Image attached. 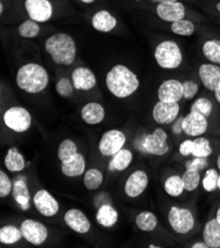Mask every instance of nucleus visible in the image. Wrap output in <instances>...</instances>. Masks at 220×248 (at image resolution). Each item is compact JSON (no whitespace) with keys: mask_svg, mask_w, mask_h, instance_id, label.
I'll return each instance as SVG.
<instances>
[{"mask_svg":"<svg viewBox=\"0 0 220 248\" xmlns=\"http://www.w3.org/2000/svg\"><path fill=\"white\" fill-rule=\"evenodd\" d=\"M106 86L117 98L125 99L132 96L139 88L136 74L125 64H116L106 74Z\"/></svg>","mask_w":220,"mask_h":248,"instance_id":"obj_1","label":"nucleus"},{"mask_svg":"<svg viewBox=\"0 0 220 248\" xmlns=\"http://www.w3.org/2000/svg\"><path fill=\"white\" fill-rule=\"evenodd\" d=\"M45 52L59 65H71L75 61L77 47L74 39L66 33H57L44 42Z\"/></svg>","mask_w":220,"mask_h":248,"instance_id":"obj_2","label":"nucleus"},{"mask_svg":"<svg viewBox=\"0 0 220 248\" xmlns=\"http://www.w3.org/2000/svg\"><path fill=\"white\" fill-rule=\"evenodd\" d=\"M50 78L46 69L39 63L29 62L22 65L16 76L17 86L29 94H39L48 85Z\"/></svg>","mask_w":220,"mask_h":248,"instance_id":"obj_3","label":"nucleus"},{"mask_svg":"<svg viewBox=\"0 0 220 248\" xmlns=\"http://www.w3.org/2000/svg\"><path fill=\"white\" fill-rule=\"evenodd\" d=\"M154 59L163 69H176L183 62V54L174 41H163L155 48Z\"/></svg>","mask_w":220,"mask_h":248,"instance_id":"obj_4","label":"nucleus"},{"mask_svg":"<svg viewBox=\"0 0 220 248\" xmlns=\"http://www.w3.org/2000/svg\"><path fill=\"white\" fill-rule=\"evenodd\" d=\"M5 126L16 133H25L32 125V116L24 107L13 106L7 109L3 115Z\"/></svg>","mask_w":220,"mask_h":248,"instance_id":"obj_5","label":"nucleus"},{"mask_svg":"<svg viewBox=\"0 0 220 248\" xmlns=\"http://www.w3.org/2000/svg\"><path fill=\"white\" fill-rule=\"evenodd\" d=\"M168 222L176 233L187 234L194 227V217L191 210L173 206L168 213Z\"/></svg>","mask_w":220,"mask_h":248,"instance_id":"obj_6","label":"nucleus"},{"mask_svg":"<svg viewBox=\"0 0 220 248\" xmlns=\"http://www.w3.org/2000/svg\"><path fill=\"white\" fill-rule=\"evenodd\" d=\"M142 147L146 153L151 155H165L170 150L168 143V134L162 128H156L151 134L144 138Z\"/></svg>","mask_w":220,"mask_h":248,"instance_id":"obj_7","label":"nucleus"},{"mask_svg":"<svg viewBox=\"0 0 220 248\" xmlns=\"http://www.w3.org/2000/svg\"><path fill=\"white\" fill-rule=\"evenodd\" d=\"M127 142L126 135L118 130L107 131L99 140L98 148L104 156H114Z\"/></svg>","mask_w":220,"mask_h":248,"instance_id":"obj_8","label":"nucleus"},{"mask_svg":"<svg viewBox=\"0 0 220 248\" xmlns=\"http://www.w3.org/2000/svg\"><path fill=\"white\" fill-rule=\"evenodd\" d=\"M21 232L23 238L33 245L43 244L47 236L48 231L41 221L27 218L21 222Z\"/></svg>","mask_w":220,"mask_h":248,"instance_id":"obj_9","label":"nucleus"},{"mask_svg":"<svg viewBox=\"0 0 220 248\" xmlns=\"http://www.w3.org/2000/svg\"><path fill=\"white\" fill-rule=\"evenodd\" d=\"M207 128V118L200 113L190 111L189 114L183 117L182 130L186 136L191 138L201 137L206 133Z\"/></svg>","mask_w":220,"mask_h":248,"instance_id":"obj_10","label":"nucleus"},{"mask_svg":"<svg viewBox=\"0 0 220 248\" xmlns=\"http://www.w3.org/2000/svg\"><path fill=\"white\" fill-rule=\"evenodd\" d=\"M25 10L30 19L38 23L50 21L54 15V6L50 0H25Z\"/></svg>","mask_w":220,"mask_h":248,"instance_id":"obj_11","label":"nucleus"},{"mask_svg":"<svg viewBox=\"0 0 220 248\" xmlns=\"http://www.w3.org/2000/svg\"><path fill=\"white\" fill-rule=\"evenodd\" d=\"M33 203L36 210L44 217H51L58 214L59 204L56 198L44 189L39 190L33 197Z\"/></svg>","mask_w":220,"mask_h":248,"instance_id":"obj_12","label":"nucleus"},{"mask_svg":"<svg viewBox=\"0 0 220 248\" xmlns=\"http://www.w3.org/2000/svg\"><path fill=\"white\" fill-rule=\"evenodd\" d=\"M180 113V105L178 102L168 103L158 101L152 110L153 120L159 125H170L174 123Z\"/></svg>","mask_w":220,"mask_h":248,"instance_id":"obj_13","label":"nucleus"},{"mask_svg":"<svg viewBox=\"0 0 220 248\" xmlns=\"http://www.w3.org/2000/svg\"><path fill=\"white\" fill-rule=\"evenodd\" d=\"M158 100L168 103L180 102L183 98V83L175 78L163 81L157 90Z\"/></svg>","mask_w":220,"mask_h":248,"instance_id":"obj_14","label":"nucleus"},{"mask_svg":"<svg viewBox=\"0 0 220 248\" xmlns=\"http://www.w3.org/2000/svg\"><path fill=\"white\" fill-rule=\"evenodd\" d=\"M149 178L143 170H135L129 176L125 184V193L130 198H137L147 188Z\"/></svg>","mask_w":220,"mask_h":248,"instance_id":"obj_15","label":"nucleus"},{"mask_svg":"<svg viewBox=\"0 0 220 248\" xmlns=\"http://www.w3.org/2000/svg\"><path fill=\"white\" fill-rule=\"evenodd\" d=\"M156 14L159 19L165 22L173 23L185 18L186 8L179 0L174 2H162L157 4Z\"/></svg>","mask_w":220,"mask_h":248,"instance_id":"obj_16","label":"nucleus"},{"mask_svg":"<svg viewBox=\"0 0 220 248\" xmlns=\"http://www.w3.org/2000/svg\"><path fill=\"white\" fill-rule=\"evenodd\" d=\"M64 222L70 230L80 234L89 232L91 229V222L87 216L78 209H69L66 211L64 214Z\"/></svg>","mask_w":220,"mask_h":248,"instance_id":"obj_17","label":"nucleus"},{"mask_svg":"<svg viewBox=\"0 0 220 248\" xmlns=\"http://www.w3.org/2000/svg\"><path fill=\"white\" fill-rule=\"evenodd\" d=\"M71 80L74 88L79 91H89L97 84L95 73L88 67L78 66L72 71Z\"/></svg>","mask_w":220,"mask_h":248,"instance_id":"obj_18","label":"nucleus"},{"mask_svg":"<svg viewBox=\"0 0 220 248\" xmlns=\"http://www.w3.org/2000/svg\"><path fill=\"white\" fill-rule=\"evenodd\" d=\"M199 78L205 88L213 92L220 83V66L214 63H204L199 68Z\"/></svg>","mask_w":220,"mask_h":248,"instance_id":"obj_19","label":"nucleus"},{"mask_svg":"<svg viewBox=\"0 0 220 248\" xmlns=\"http://www.w3.org/2000/svg\"><path fill=\"white\" fill-rule=\"evenodd\" d=\"M117 18L106 9L97 11L91 18L92 27L101 33H109L113 31L117 27Z\"/></svg>","mask_w":220,"mask_h":248,"instance_id":"obj_20","label":"nucleus"},{"mask_svg":"<svg viewBox=\"0 0 220 248\" xmlns=\"http://www.w3.org/2000/svg\"><path fill=\"white\" fill-rule=\"evenodd\" d=\"M85 157L77 153L67 160L61 161V172L66 177H78L85 173Z\"/></svg>","mask_w":220,"mask_h":248,"instance_id":"obj_21","label":"nucleus"},{"mask_svg":"<svg viewBox=\"0 0 220 248\" xmlns=\"http://www.w3.org/2000/svg\"><path fill=\"white\" fill-rule=\"evenodd\" d=\"M80 115L83 122L88 125H98L105 119L106 111L102 104L98 102H89L82 107Z\"/></svg>","mask_w":220,"mask_h":248,"instance_id":"obj_22","label":"nucleus"},{"mask_svg":"<svg viewBox=\"0 0 220 248\" xmlns=\"http://www.w3.org/2000/svg\"><path fill=\"white\" fill-rule=\"evenodd\" d=\"M12 196L15 202L23 211H27L30 208L31 194L25 179L18 178L17 180H15L13 184Z\"/></svg>","mask_w":220,"mask_h":248,"instance_id":"obj_23","label":"nucleus"},{"mask_svg":"<svg viewBox=\"0 0 220 248\" xmlns=\"http://www.w3.org/2000/svg\"><path fill=\"white\" fill-rule=\"evenodd\" d=\"M204 241L209 248H220V224L216 218L209 219L203 231Z\"/></svg>","mask_w":220,"mask_h":248,"instance_id":"obj_24","label":"nucleus"},{"mask_svg":"<svg viewBox=\"0 0 220 248\" xmlns=\"http://www.w3.org/2000/svg\"><path fill=\"white\" fill-rule=\"evenodd\" d=\"M96 219L99 225L104 228L114 227L118 219L117 211L111 205L105 204L99 207L96 214Z\"/></svg>","mask_w":220,"mask_h":248,"instance_id":"obj_25","label":"nucleus"},{"mask_svg":"<svg viewBox=\"0 0 220 248\" xmlns=\"http://www.w3.org/2000/svg\"><path fill=\"white\" fill-rule=\"evenodd\" d=\"M132 159V153L128 148H121L118 153L113 156L109 164V169L111 171H124L131 165Z\"/></svg>","mask_w":220,"mask_h":248,"instance_id":"obj_26","label":"nucleus"},{"mask_svg":"<svg viewBox=\"0 0 220 248\" xmlns=\"http://www.w3.org/2000/svg\"><path fill=\"white\" fill-rule=\"evenodd\" d=\"M135 225L141 232H151L158 226V218L154 213L143 211L136 216Z\"/></svg>","mask_w":220,"mask_h":248,"instance_id":"obj_27","label":"nucleus"},{"mask_svg":"<svg viewBox=\"0 0 220 248\" xmlns=\"http://www.w3.org/2000/svg\"><path fill=\"white\" fill-rule=\"evenodd\" d=\"M4 164L10 172H20L25 168L26 162L25 158H24L22 154L19 153L17 148L11 147L5 155Z\"/></svg>","mask_w":220,"mask_h":248,"instance_id":"obj_28","label":"nucleus"},{"mask_svg":"<svg viewBox=\"0 0 220 248\" xmlns=\"http://www.w3.org/2000/svg\"><path fill=\"white\" fill-rule=\"evenodd\" d=\"M202 52L204 57L211 63L220 64V40H208L204 43Z\"/></svg>","mask_w":220,"mask_h":248,"instance_id":"obj_29","label":"nucleus"},{"mask_svg":"<svg viewBox=\"0 0 220 248\" xmlns=\"http://www.w3.org/2000/svg\"><path fill=\"white\" fill-rule=\"evenodd\" d=\"M212 147L210 141L204 138L198 137L192 140V151L191 155L193 157H205L208 158L212 155Z\"/></svg>","mask_w":220,"mask_h":248,"instance_id":"obj_30","label":"nucleus"},{"mask_svg":"<svg viewBox=\"0 0 220 248\" xmlns=\"http://www.w3.org/2000/svg\"><path fill=\"white\" fill-rule=\"evenodd\" d=\"M164 190L170 197H180L185 192V186L180 175H171L164 182Z\"/></svg>","mask_w":220,"mask_h":248,"instance_id":"obj_31","label":"nucleus"},{"mask_svg":"<svg viewBox=\"0 0 220 248\" xmlns=\"http://www.w3.org/2000/svg\"><path fill=\"white\" fill-rule=\"evenodd\" d=\"M104 181L103 173L97 168L88 169L83 176V184L87 190L93 191L99 188Z\"/></svg>","mask_w":220,"mask_h":248,"instance_id":"obj_32","label":"nucleus"},{"mask_svg":"<svg viewBox=\"0 0 220 248\" xmlns=\"http://www.w3.org/2000/svg\"><path fill=\"white\" fill-rule=\"evenodd\" d=\"M23 237L21 229L8 225L0 229V242L2 244H14Z\"/></svg>","mask_w":220,"mask_h":248,"instance_id":"obj_33","label":"nucleus"},{"mask_svg":"<svg viewBox=\"0 0 220 248\" xmlns=\"http://www.w3.org/2000/svg\"><path fill=\"white\" fill-rule=\"evenodd\" d=\"M39 24L40 23H38L30 18L28 20H25L24 22H22L18 27L19 36L22 38H25V39L36 38L41 32V27Z\"/></svg>","mask_w":220,"mask_h":248,"instance_id":"obj_34","label":"nucleus"},{"mask_svg":"<svg viewBox=\"0 0 220 248\" xmlns=\"http://www.w3.org/2000/svg\"><path fill=\"white\" fill-rule=\"evenodd\" d=\"M182 179L184 182L185 191L192 192L195 189H198V187L202 183L201 172L191 168H186V171L182 175Z\"/></svg>","mask_w":220,"mask_h":248,"instance_id":"obj_35","label":"nucleus"},{"mask_svg":"<svg viewBox=\"0 0 220 248\" xmlns=\"http://www.w3.org/2000/svg\"><path fill=\"white\" fill-rule=\"evenodd\" d=\"M171 31L177 36L190 37L193 35L195 31V26L191 20L184 18L176 22H173L172 25H171Z\"/></svg>","mask_w":220,"mask_h":248,"instance_id":"obj_36","label":"nucleus"},{"mask_svg":"<svg viewBox=\"0 0 220 248\" xmlns=\"http://www.w3.org/2000/svg\"><path fill=\"white\" fill-rule=\"evenodd\" d=\"M77 153L78 147L76 143L69 139L62 140L58 148V156L60 162L69 159L73 155H75Z\"/></svg>","mask_w":220,"mask_h":248,"instance_id":"obj_37","label":"nucleus"},{"mask_svg":"<svg viewBox=\"0 0 220 248\" xmlns=\"http://www.w3.org/2000/svg\"><path fill=\"white\" fill-rule=\"evenodd\" d=\"M191 111L200 113L208 119V117L212 114L213 104L209 99L205 97H201L192 103V105L191 106Z\"/></svg>","mask_w":220,"mask_h":248,"instance_id":"obj_38","label":"nucleus"},{"mask_svg":"<svg viewBox=\"0 0 220 248\" xmlns=\"http://www.w3.org/2000/svg\"><path fill=\"white\" fill-rule=\"evenodd\" d=\"M219 173L214 168H209L205 171V177L202 180V185L205 191L210 193L217 189V180Z\"/></svg>","mask_w":220,"mask_h":248,"instance_id":"obj_39","label":"nucleus"},{"mask_svg":"<svg viewBox=\"0 0 220 248\" xmlns=\"http://www.w3.org/2000/svg\"><path fill=\"white\" fill-rule=\"evenodd\" d=\"M56 90L60 97L68 98L73 94V91L75 90V88L71 79L67 78H61L56 84Z\"/></svg>","mask_w":220,"mask_h":248,"instance_id":"obj_40","label":"nucleus"},{"mask_svg":"<svg viewBox=\"0 0 220 248\" xmlns=\"http://www.w3.org/2000/svg\"><path fill=\"white\" fill-rule=\"evenodd\" d=\"M183 83V98L186 100H191L194 98L200 90L199 84L193 80H185Z\"/></svg>","mask_w":220,"mask_h":248,"instance_id":"obj_41","label":"nucleus"},{"mask_svg":"<svg viewBox=\"0 0 220 248\" xmlns=\"http://www.w3.org/2000/svg\"><path fill=\"white\" fill-rule=\"evenodd\" d=\"M13 184L3 170L0 171V197L5 198L12 193Z\"/></svg>","mask_w":220,"mask_h":248,"instance_id":"obj_42","label":"nucleus"},{"mask_svg":"<svg viewBox=\"0 0 220 248\" xmlns=\"http://www.w3.org/2000/svg\"><path fill=\"white\" fill-rule=\"evenodd\" d=\"M208 165V160L205 157H193L191 160L186 162V168H191L199 172L205 169Z\"/></svg>","mask_w":220,"mask_h":248,"instance_id":"obj_43","label":"nucleus"},{"mask_svg":"<svg viewBox=\"0 0 220 248\" xmlns=\"http://www.w3.org/2000/svg\"><path fill=\"white\" fill-rule=\"evenodd\" d=\"M192 151V140H185L179 146V153L183 156L191 155Z\"/></svg>","mask_w":220,"mask_h":248,"instance_id":"obj_44","label":"nucleus"},{"mask_svg":"<svg viewBox=\"0 0 220 248\" xmlns=\"http://www.w3.org/2000/svg\"><path fill=\"white\" fill-rule=\"evenodd\" d=\"M182 120H183V117L178 119L177 121H175V125H174V133L175 134H180L181 132H183L182 130Z\"/></svg>","mask_w":220,"mask_h":248,"instance_id":"obj_45","label":"nucleus"},{"mask_svg":"<svg viewBox=\"0 0 220 248\" xmlns=\"http://www.w3.org/2000/svg\"><path fill=\"white\" fill-rule=\"evenodd\" d=\"M191 248H209L207 246V244L205 241H198V242H194L191 246Z\"/></svg>","mask_w":220,"mask_h":248,"instance_id":"obj_46","label":"nucleus"},{"mask_svg":"<svg viewBox=\"0 0 220 248\" xmlns=\"http://www.w3.org/2000/svg\"><path fill=\"white\" fill-rule=\"evenodd\" d=\"M213 93H214V97H215V99H216V101L220 104V83H219V85L216 87V89L213 91Z\"/></svg>","mask_w":220,"mask_h":248,"instance_id":"obj_47","label":"nucleus"},{"mask_svg":"<svg viewBox=\"0 0 220 248\" xmlns=\"http://www.w3.org/2000/svg\"><path fill=\"white\" fill-rule=\"evenodd\" d=\"M152 2L155 3H162V2H174V1H178V0H150Z\"/></svg>","mask_w":220,"mask_h":248,"instance_id":"obj_48","label":"nucleus"},{"mask_svg":"<svg viewBox=\"0 0 220 248\" xmlns=\"http://www.w3.org/2000/svg\"><path fill=\"white\" fill-rule=\"evenodd\" d=\"M79 1H81L82 3H85V4H91V3L95 2L96 0H79Z\"/></svg>","mask_w":220,"mask_h":248,"instance_id":"obj_49","label":"nucleus"},{"mask_svg":"<svg viewBox=\"0 0 220 248\" xmlns=\"http://www.w3.org/2000/svg\"><path fill=\"white\" fill-rule=\"evenodd\" d=\"M215 218H216V220L219 222L220 224V208L217 210V212H216V216H215Z\"/></svg>","mask_w":220,"mask_h":248,"instance_id":"obj_50","label":"nucleus"},{"mask_svg":"<svg viewBox=\"0 0 220 248\" xmlns=\"http://www.w3.org/2000/svg\"><path fill=\"white\" fill-rule=\"evenodd\" d=\"M216 165H217V168L219 169V171H220V154H219V155L217 156V159H216Z\"/></svg>","mask_w":220,"mask_h":248,"instance_id":"obj_51","label":"nucleus"},{"mask_svg":"<svg viewBox=\"0 0 220 248\" xmlns=\"http://www.w3.org/2000/svg\"><path fill=\"white\" fill-rule=\"evenodd\" d=\"M4 11V6H3V2L0 1V14H2Z\"/></svg>","mask_w":220,"mask_h":248,"instance_id":"obj_52","label":"nucleus"},{"mask_svg":"<svg viewBox=\"0 0 220 248\" xmlns=\"http://www.w3.org/2000/svg\"><path fill=\"white\" fill-rule=\"evenodd\" d=\"M217 189H219V190H220V173H219V175H218V180H217Z\"/></svg>","mask_w":220,"mask_h":248,"instance_id":"obj_53","label":"nucleus"},{"mask_svg":"<svg viewBox=\"0 0 220 248\" xmlns=\"http://www.w3.org/2000/svg\"><path fill=\"white\" fill-rule=\"evenodd\" d=\"M148 247L149 248H160L161 246H158V245H155V244H150V245H148Z\"/></svg>","mask_w":220,"mask_h":248,"instance_id":"obj_54","label":"nucleus"},{"mask_svg":"<svg viewBox=\"0 0 220 248\" xmlns=\"http://www.w3.org/2000/svg\"><path fill=\"white\" fill-rule=\"evenodd\" d=\"M216 9H217V11H218V12H220V2L216 4Z\"/></svg>","mask_w":220,"mask_h":248,"instance_id":"obj_55","label":"nucleus"}]
</instances>
